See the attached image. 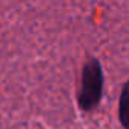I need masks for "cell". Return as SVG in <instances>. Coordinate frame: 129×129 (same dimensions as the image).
<instances>
[{
  "label": "cell",
  "instance_id": "cell-1",
  "mask_svg": "<svg viewBox=\"0 0 129 129\" xmlns=\"http://www.w3.org/2000/svg\"><path fill=\"white\" fill-rule=\"evenodd\" d=\"M103 69L99 59H88L81 73V87L78 93V103L84 111H93L103 96Z\"/></svg>",
  "mask_w": 129,
  "mask_h": 129
},
{
  "label": "cell",
  "instance_id": "cell-2",
  "mask_svg": "<svg viewBox=\"0 0 129 129\" xmlns=\"http://www.w3.org/2000/svg\"><path fill=\"white\" fill-rule=\"evenodd\" d=\"M118 120L124 129H129V81L121 88L118 100Z\"/></svg>",
  "mask_w": 129,
  "mask_h": 129
}]
</instances>
